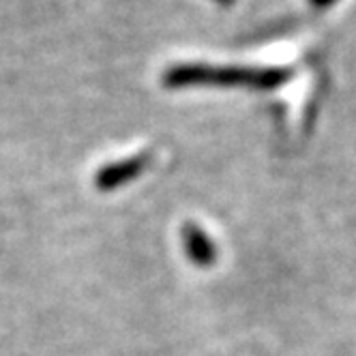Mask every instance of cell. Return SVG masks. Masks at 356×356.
Masks as SVG:
<instances>
[{
  "instance_id": "5b68a950",
  "label": "cell",
  "mask_w": 356,
  "mask_h": 356,
  "mask_svg": "<svg viewBox=\"0 0 356 356\" xmlns=\"http://www.w3.org/2000/svg\"><path fill=\"white\" fill-rule=\"evenodd\" d=\"M219 3L227 7V5H232V3H236V0H219Z\"/></svg>"
},
{
  "instance_id": "277c9868",
  "label": "cell",
  "mask_w": 356,
  "mask_h": 356,
  "mask_svg": "<svg viewBox=\"0 0 356 356\" xmlns=\"http://www.w3.org/2000/svg\"><path fill=\"white\" fill-rule=\"evenodd\" d=\"M335 0H309V5H314L316 9H326V7H330L333 5Z\"/></svg>"
},
{
  "instance_id": "3957f363",
  "label": "cell",
  "mask_w": 356,
  "mask_h": 356,
  "mask_svg": "<svg viewBox=\"0 0 356 356\" xmlns=\"http://www.w3.org/2000/svg\"><path fill=\"white\" fill-rule=\"evenodd\" d=\"M183 236H185V247H187V256L193 260V264L197 266H211L215 262V245L211 243V238L200 230L197 225L193 223H187L185 230H183Z\"/></svg>"
},
{
  "instance_id": "6da1fadb",
  "label": "cell",
  "mask_w": 356,
  "mask_h": 356,
  "mask_svg": "<svg viewBox=\"0 0 356 356\" xmlns=\"http://www.w3.org/2000/svg\"><path fill=\"white\" fill-rule=\"evenodd\" d=\"M292 78L290 67H213L204 63H181L163 73V84L170 88L193 84L217 86H251L268 90Z\"/></svg>"
},
{
  "instance_id": "7a4b0ae2",
  "label": "cell",
  "mask_w": 356,
  "mask_h": 356,
  "mask_svg": "<svg viewBox=\"0 0 356 356\" xmlns=\"http://www.w3.org/2000/svg\"><path fill=\"white\" fill-rule=\"evenodd\" d=\"M148 163V157L146 155H140V157H134V159H127V161H120V163H112V165H106L101 170L95 178V185L99 189H112V187H118L127 181H131L136 178Z\"/></svg>"
}]
</instances>
